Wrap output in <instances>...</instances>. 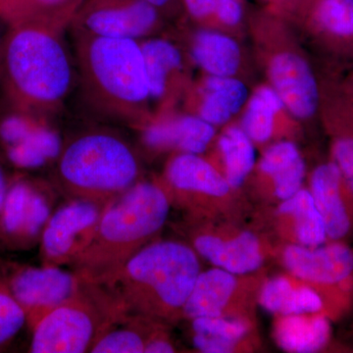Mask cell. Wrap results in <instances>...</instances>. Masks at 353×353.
<instances>
[{
	"label": "cell",
	"mask_w": 353,
	"mask_h": 353,
	"mask_svg": "<svg viewBox=\"0 0 353 353\" xmlns=\"http://www.w3.org/2000/svg\"><path fill=\"white\" fill-rule=\"evenodd\" d=\"M197 253L187 243L153 241L101 285L130 313L163 323L179 321L201 273Z\"/></svg>",
	"instance_id": "obj_1"
},
{
	"label": "cell",
	"mask_w": 353,
	"mask_h": 353,
	"mask_svg": "<svg viewBox=\"0 0 353 353\" xmlns=\"http://www.w3.org/2000/svg\"><path fill=\"white\" fill-rule=\"evenodd\" d=\"M171 201L161 183L139 181L106 204L92 243L72 265L81 282L101 284L152 243Z\"/></svg>",
	"instance_id": "obj_2"
},
{
	"label": "cell",
	"mask_w": 353,
	"mask_h": 353,
	"mask_svg": "<svg viewBox=\"0 0 353 353\" xmlns=\"http://www.w3.org/2000/svg\"><path fill=\"white\" fill-rule=\"evenodd\" d=\"M64 26L41 14L15 25L4 43L7 87L27 108H54L68 94L73 71L60 37Z\"/></svg>",
	"instance_id": "obj_3"
},
{
	"label": "cell",
	"mask_w": 353,
	"mask_h": 353,
	"mask_svg": "<svg viewBox=\"0 0 353 353\" xmlns=\"http://www.w3.org/2000/svg\"><path fill=\"white\" fill-rule=\"evenodd\" d=\"M77 34L79 67L88 101L118 119L139 120L152 99L141 43Z\"/></svg>",
	"instance_id": "obj_4"
},
{
	"label": "cell",
	"mask_w": 353,
	"mask_h": 353,
	"mask_svg": "<svg viewBox=\"0 0 353 353\" xmlns=\"http://www.w3.org/2000/svg\"><path fill=\"white\" fill-rule=\"evenodd\" d=\"M139 174L132 146L109 132H85L58 157V181L71 199L108 204L138 183Z\"/></svg>",
	"instance_id": "obj_5"
},
{
	"label": "cell",
	"mask_w": 353,
	"mask_h": 353,
	"mask_svg": "<svg viewBox=\"0 0 353 353\" xmlns=\"http://www.w3.org/2000/svg\"><path fill=\"white\" fill-rule=\"evenodd\" d=\"M127 313L105 287L81 282L73 296L32 327L31 352H90L95 340Z\"/></svg>",
	"instance_id": "obj_6"
},
{
	"label": "cell",
	"mask_w": 353,
	"mask_h": 353,
	"mask_svg": "<svg viewBox=\"0 0 353 353\" xmlns=\"http://www.w3.org/2000/svg\"><path fill=\"white\" fill-rule=\"evenodd\" d=\"M163 185L172 205L182 209L189 221H220L236 214L238 199L217 168L192 153L172 158L165 169Z\"/></svg>",
	"instance_id": "obj_7"
},
{
	"label": "cell",
	"mask_w": 353,
	"mask_h": 353,
	"mask_svg": "<svg viewBox=\"0 0 353 353\" xmlns=\"http://www.w3.org/2000/svg\"><path fill=\"white\" fill-rule=\"evenodd\" d=\"M288 273L303 281L322 296L325 313L347 303L353 290V250L341 241L318 246L285 243L281 252Z\"/></svg>",
	"instance_id": "obj_8"
},
{
	"label": "cell",
	"mask_w": 353,
	"mask_h": 353,
	"mask_svg": "<svg viewBox=\"0 0 353 353\" xmlns=\"http://www.w3.org/2000/svg\"><path fill=\"white\" fill-rule=\"evenodd\" d=\"M265 280L253 273L234 274L214 267L199 273L185 304L183 318H246L255 320L260 289Z\"/></svg>",
	"instance_id": "obj_9"
},
{
	"label": "cell",
	"mask_w": 353,
	"mask_h": 353,
	"mask_svg": "<svg viewBox=\"0 0 353 353\" xmlns=\"http://www.w3.org/2000/svg\"><path fill=\"white\" fill-rule=\"evenodd\" d=\"M189 221V220H188ZM190 239L199 255L218 268L234 274L262 268L272 246L259 234L219 221H189Z\"/></svg>",
	"instance_id": "obj_10"
},
{
	"label": "cell",
	"mask_w": 353,
	"mask_h": 353,
	"mask_svg": "<svg viewBox=\"0 0 353 353\" xmlns=\"http://www.w3.org/2000/svg\"><path fill=\"white\" fill-rule=\"evenodd\" d=\"M106 204L72 199L51 214L41 234L43 265H73L94 239Z\"/></svg>",
	"instance_id": "obj_11"
},
{
	"label": "cell",
	"mask_w": 353,
	"mask_h": 353,
	"mask_svg": "<svg viewBox=\"0 0 353 353\" xmlns=\"http://www.w3.org/2000/svg\"><path fill=\"white\" fill-rule=\"evenodd\" d=\"M7 287L34 327L44 315L75 294L81 281L61 267L28 266L1 261Z\"/></svg>",
	"instance_id": "obj_12"
},
{
	"label": "cell",
	"mask_w": 353,
	"mask_h": 353,
	"mask_svg": "<svg viewBox=\"0 0 353 353\" xmlns=\"http://www.w3.org/2000/svg\"><path fill=\"white\" fill-rule=\"evenodd\" d=\"M53 199L46 188L27 180L8 185L1 218V248L28 250L41 241L52 214Z\"/></svg>",
	"instance_id": "obj_13"
},
{
	"label": "cell",
	"mask_w": 353,
	"mask_h": 353,
	"mask_svg": "<svg viewBox=\"0 0 353 353\" xmlns=\"http://www.w3.org/2000/svg\"><path fill=\"white\" fill-rule=\"evenodd\" d=\"M158 20L159 10L146 0H87L73 22L77 32L138 41Z\"/></svg>",
	"instance_id": "obj_14"
},
{
	"label": "cell",
	"mask_w": 353,
	"mask_h": 353,
	"mask_svg": "<svg viewBox=\"0 0 353 353\" xmlns=\"http://www.w3.org/2000/svg\"><path fill=\"white\" fill-rule=\"evenodd\" d=\"M309 192L326 228L329 240L340 241L353 230V194L333 161L316 167Z\"/></svg>",
	"instance_id": "obj_15"
},
{
	"label": "cell",
	"mask_w": 353,
	"mask_h": 353,
	"mask_svg": "<svg viewBox=\"0 0 353 353\" xmlns=\"http://www.w3.org/2000/svg\"><path fill=\"white\" fill-rule=\"evenodd\" d=\"M269 77L283 104L299 119H309L320 105L319 85L303 57L282 52L272 59Z\"/></svg>",
	"instance_id": "obj_16"
},
{
	"label": "cell",
	"mask_w": 353,
	"mask_h": 353,
	"mask_svg": "<svg viewBox=\"0 0 353 353\" xmlns=\"http://www.w3.org/2000/svg\"><path fill=\"white\" fill-rule=\"evenodd\" d=\"M259 192L266 201L277 203L290 199L303 188L306 166L299 148L289 141L269 146L259 165Z\"/></svg>",
	"instance_id": "obj_17"
},
{
	"label": "cell",
	"mask_w": 353,
	"mask_h": 353,
	"mask_svg": "<svg viewBox=\"0 0 353 353\" xmlns=\"http://www.w3.org/2000/svg\"><path fill=\"white\" fill-rule=\"evenodd\" d=\"M276 233L285 243L318 246L328 240L326 228L309 190L301 188L278 203L274 216Z\"/></svg>",
	"instance_id": "obj_18"
},
{
	"label": "cell",
	"mask_w": 353,
	"mask_h": 353,
	"mask_svg": "<svg viewBox=\"0 0 353 353\" xmlns=\"http://www.w3.org/2000/svg\"><path fill=\"white\" fill-rule=\"evenodd\" d=\"M192 321V343L199 352H252L259 341L255 320L246 318L201 317Z\"/></svg>",
	"instance_id": "obj_19"
},
{
	"label": "cell",
	"mask_w": 353,
	"mask_h": 353,
	"mask_svg": "<svg viewBox=\"0 0 353 353\" xmlns=\"http://www.w3.org/2000/svg\"><path fill=\"white\" fill-rule=\"evenodd\" d=\"M214 136L213 125L201 117L189 115L148 125L143 131V141L152 150H176L199 155L208 150Z\"/></svg>",
	"instance_id": "obj_20"
},
{
	"label": "cell",
	"mask_w": 353,
	"mask_h": 353,
	"mask_svg": "<svg viewBox=\"0 0 353 353\" xmlns=\"http://www.w3.org/2000/svg\"><path fill=\"white\" fill-rule=\"evenodd\" d=\"M259 304L275 316L325 313L322 296L292 274L266 279L260 289Z\"/></svg>",
	"instance_id": "obj_21"
},
{
	"label": "cell",
	"mask_w": 353,
	"mask_h": 353,
	"mask_svg": "<svg viewBox=\"0 0 353 353\" xmlns=\"http://www.w3.org/2000/svg\"><path fill=\"white\" fill-rule=\"evenodd\" d=\"M313 29L334 48L353 50V0H294Z\"/></svg>",
	"instance_id": "obj_22"
},
{
	"label": "cell",
	"mask_w": 353,
	"mask_h": 353,
	"mask_svg": "<svg viewBox=\"0 0 353 353\" xmlns=\"http://www.w3.org/2000/svg\"><path fill=\"white\" fill-rule=\"evenodd\" d=\"M273 334L285 352H316L326 347L331 338L330 318L324 313L276 316Z\"/></svg>",
	"instance_id": "obj_23"
},
{
	"label": "cell",
	"mask_w": 353,
	"mask_h": 353,
	"mask_svg": "<svg viewBox=\"0 0 353 353\" xmlns=\"http://www.w3.org/2000/svg\"><path fill=\"white\" fill-rule=\"evenodd\" d=\"M163 322L127 313L95 340L92 353H145L150 336Z\"/></svg>",
	"instance_id": "obj_24"
},
{
	"label": "cell",
	"mask_w": 353,
	"mask_h": 353,
	"mask_svg": "<svg viewBox=\"0 0 353 353\" xmlns=\"http://www.w3.org/2000/svg\"><path fill=\"white\" fill-rule=\"evenodd\" d=\"M248 99L245 83L232 77L210 76L204 83L199 117L213 126L227 123Z\"/></svg>",
	"instance_id": "obj_25"
},
{
	"label": "cell",
	"mask_w": 353,
	"mask_h": 353,
	"mask_svg": "<svg viewBox=\"0 0 353 353\" xmlns=\"http://www.w3.org/2000/svg\"><path fill=\"white\" fill-rule=\"evenodd\" d=\"M192 53L196 63L210 76L232 77L240 67L238 43L219 32H199L192 43Z\"/></svg>",
	"instance_id": "obj_26"
},
{
	"label": "cell",
	"mask_w": 353,
	"mask_h": 353,
	"mask_svg": "<svg viewBox=\"0 0 353 353\" xmlns=\"http://www.w3.org/2000/svg\"><path fill=\"white\" fill-rule=\"evenodd\" d=\"M326 112L334 137L332 161L353 194V113L341 90L327 101Z\"/></svg>",
	"instance_id": "obj_27"
},
{
	"label": "cell",
	"mask_w": 353,
	"mask_h": 353,
	"mask_svg": "<svg viewBox=\"0 0 353 353\" xmlns=\"http://www.w3.org/2000/svg\"><path fill=\"white\" fill-rule=\"evenodd\" d=\"M62 148L59 134L51 128L37 122L21 141L7 146L6 155L9 161L18 168L37 169L58 159Z\"/></svg>",
	"instance_id": "obj_28"
},
{
	"label": "cell",
	"mask_w": 353,
	"mask_h": 353,
	"mask_svg": "<svg viewBox=\"0 0 353 353\" xmlns=\"http://www.w3.org/2000/svg\"><path fill=\"white\" fill-rule=\"evenodd\" d=\"M218 150L223 162V176L234 190L240 189L254 168L253 141L241 128L230 127L221 134Z\"/></svg>",
	"instance_id": "obj_29"
},
{
	"label": "cell",
	"mask_w": 353,
	"mask_h": 353,
	"mask_svg": "<svg viewBox=\"0 0 353 353\" xmlns=\"http://www.w3.org/2000/svg\"><path fill=\"white\" fill-rule=\"evenodd\" d=\"M141 46L150 97L160 99L166 92L169 76L182 66V55L173 43L165 39H150Z\"/></svg>",
	"instance_id": "obj_30"
},
{
	"label": "cell",
	"mask_w": 353,
	"mask_h": 353,
	"mask_svg": "<svg viewBox=\"0 0 353 353\" xmlns=\"http://www.w3.org/2000/svg\"><path fill=\"white\" fill-rule=\"evenodd\" d=\"M283 106L282 99L273 88H259L248 102L241 129L253 143H267L274 134L276 114Z\"/></svg>",
	"instance_id": "obj_31"
},
{
	"label": "cell",
	"mask_w": 353,
	"mask_h": 353,
	"mask_svg": "<svg viewBox=\"0 0 353 353\" xmlns=\"http://www.w3.org/2000/svg\"><path fill=\"white\" fill-rule=\"evenodd\" d=\"M27 323V316L7 287L0 261V345L12 340Z\"/></svg>",
	"instance_id": "obj_32"
},
{
	"label": "cell",
	"mask_w": 353,
	"mask_h": 353,
	"mask_svg": "<svg viewBox=\"0 0 353 353\" xmlns=\"http://www.w3.org/2000/svg\"><path fill=\"white\" fill-rule=\"evenodd\" d=\"M43 13L36 0H0V15L15 25Z\"/></svg>",
	"instance_id": "obj_33"
},
{
	"label": "cell",
	"mask_w": 353,
	"mask_h": 353,
	"mask_svg": "<svg viewBox=\"0 0 353 353\" xmlns=\"http://www.w3.org/2000/svg\"><path fill=\"white\" fill-rule=\"evenodd\" d=\"M37 121L22 115H11L0 123V139L4 145H15L31 131Z\"/></svg>",
	"instance_id": "obj_34"
},
{
	"label": "cell",
	"mask_w": 353,
	"mask_h": 353,
	"mask_svg": "<svg viewBox=\"0 0 353 353\" xmlns=\"http://www.w3.org/2000/svg\"><path fill=\"white\" fill-rule=\"evenodd\" d=\"M41 10L46 15L54 18L62 24L67 25L73 21L87 0H36Z\"/></svg>",
	"instance_id": "obj_35"
},
{
	"label": "cell",
	"mask_w": 353,
	"mask_h": 353,
	"mask_svg": "<svg viewBox=\"0 0 353 353\" xmlns=\"http://www.w3.org/2000/svg\"><path fill=\"white\" fill-rule=\"evenodd\" d=\"M243 17V6L241 0H222L214 19L227 27H236Z\"/></svg>",
	"instance_id": "obj_36"
},
{
	"label": "cell",
	"mask_w": 353,
	"mask_h": 353,
	"mask_svg": "<svg viewBox=\"0 0 353 353\" xmlns=\"http://www.w3.org/2000/svg\"><path fill=\"white\" fill-rule=\"evenodd\" d=\"M188 13L194 19L206 21L214 19L215 14L222 0H182Z\"/></svg>",
	"instance_id": "obj_37"
},
{
	"label": "cell",
	"mask_w": 353,
	"mask_h": 353,
	"mask_svg": "<svg viewBox=\"0 0 353 353\" xmlns=\"http://www.w3.org/2000/svg\"><path fill=\"white\" fill-rule=\"evenodd\" d=\"M164 325L159 327L150 336L145 345V353H171L176 352L168 334L164 331Z\"/></svg>",
	"instance_id": "obj_38"
},
{
	"label": "cell",
	"mask_w": 353,
	"mask_h": 353,
	"mask_svg": "<svg viewBox=\"0 0 353 353\" xmlns=\"http://www.w3.org/2000/svg\"><path fill=\"white\" fill-rule=\"evenodd\" d=\"M8 185V183L6 182V175H4L3 170H2L1 166H0V236H1L2 211H3ZM0 248H1V245H0Z\"/></svg>",
	"instance_id": "obj_39"
},
{
	"label": "cell",
	"mask_w": 353,
	"mask_h": 353,
	"mask_svg": "<svg viewBox=\"0 0 353 353\" xmlns=\"http://www.w3.org/2000/svg\"><path fill=\"white\" fill-rule=\"evenodd\" d=\"M341 92H343V97H345V101H347L348 106L352 109L353 113V75L343 85Z\"/></svg>",
	"instance_id": "obj_40"
},
{
	"label": "cell",
	"mask_w": 353,
	"mask_h": 353,
	"mask_svg": "<svg viewBox=\"0 0 353 353\" xmlns=\"http://www.w3.org/2000/svg\"><path fill=\"white\" fill-rule=\"evenodd\" d=\"M146 1L157 7L158 10H164V9H170L176 6L179 0H146Z\"/></svg>",
	"instance_id": "obj_41"
},
{
	"label": "cell",
	"mask_w": 353,
	"mask_h": 353,
	"mask_svg": "<svg viewBox=\"0 0 353 353\" xmlns=\"http://www.w3.org/2000/svg\"><path fill=\"white\" fill-rule=\"evenodd\" d=\"M269 1L273 2V3L277 4H285V6H290L294 0H269Z\"/></svg>",
	"instance_id": "obj_42"
},
{
	"label": "cell",
	"mask_w": 353,
	"mask_h": 353,
	"mask_svg": "<svg viewBox=\"0 0 353 353\" xmlns=\"http://www.w3.org/2000/svg\"><path fill=\"white\" fill-rule=\"evenodd\" d=\"M2 48V41H1V37H0V50Z\"/></svg>",
	"instance_id": "obj_43"
}]
</instances>
